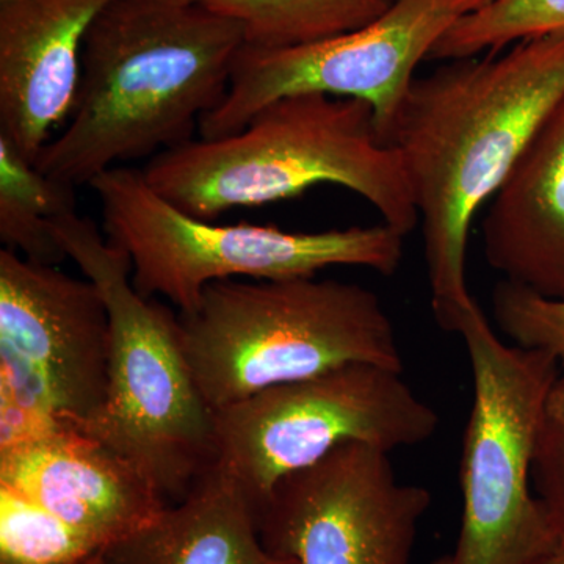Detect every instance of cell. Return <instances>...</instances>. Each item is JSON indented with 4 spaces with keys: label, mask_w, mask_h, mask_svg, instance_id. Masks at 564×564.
Segmentation results:
<instances>
[{
    "label": "cell",
    "mask_w": 564,
    "mask_h": 564,
    "mask_svg": "<svg viewBox=\"0 0 564 564\" xmlns=\"http://www.w3.org/2000/svg\"><path fill=\"white\" fill-rule=\"evenodd\" d=\"M489 2L393 0L380 18L344 35L280 50L243 46L234 62L228 93L204 115L199 137L232 135L276 99L323 93L370 104L388 143L419 63L430 58L456 22Z\"/></svg>",
    "instance_id": "obj_10"
},
{
    "label": "cell",
    "mask_w": 564,
    "mask_h": 564,
    "mask_svg": "<svg viewBox=\"0 0 564 564\" xmlns=\"http://www.w3.org/2000/svg\"><path fill=\"white\" fill-rule=\"evenodd\" d=\"M552 33H564V0H492L456 22L437 41L430 58H470Z\"/></svg>",
    "instance_id": "obj_18"
},
{
    "label": "cell",
    "mask_w": 564,
    "mask_h": 564,
    "mask_svg": "<svg viewBox=\"0 0 564 564\" xmlns=\"http://www.w3.org/2000/svg\"><path fill=\"white\" fill-rule=\"evenodd\" d=\"M52 231L110 317L107 400L77 429L129 459L166 503L180 502L215 464L214 413L185 358L180 315L137 291L131 259L90 218L61 215Z\"/></svg>",
    "instance_id": "obj_5"
},
{
    "label": "cell",
    "mask_w": 564,
    "mask_h": 564,
    "mask_svg": "<svg viewBox=\"0 0 564 564\" xmlns=\"http://www.w3.org/2000/svg\"><path fill=\"white\" fill-rule=\"evenodd\" d=\"M90 187L101 204L107 240L131 259L137 291L169 300L180 313L195 310L212 282L315 278L339 265L392 276L403 259L404 237L384 223L322 232L215 225L174 206L131 166L107 170Z\"/></svg>",
    "instance_id": "obj_6"
},
{
    "label": "cell",
    "mask_w": 564,
    "mask_h": 564,
    "mask_svg": "<svg viewBox=\"0 0 564 564\" xmlns=\"http://www.w3.org/2000/svg\"><path fill=\"white\" fill-rule=\"evenodd\" d=\"M106 556L110 564H299L263 545L250 499L220 464Z\"/></svg>",
    "instance_id": "obj_15"
},
{
    "label": "cell",
    "mask_w": 564,
    "mask_h": 564,
    "mask_svg": "<svg viewBox=\"0 0 564 564\" xmlns=\"http://www.w3.org/2000/svg\"><path fill=\"white\" fill-rule=\"evenodd\" d=\"M432 494L402 484L388 452L340 445L282 478L254 508L263 545L299 564H411Z\"/></svg>",
    "instance_id": "obj_11"
},
{
    "label": "cell",
    "mask_w": 564,
    "mask_h": 564,
    "mask_svg": "<svg viewBox=\"0 0 564 564\" xmlns=\"http://www.w3.org/2000/svg\"><path fill=\"white\" fill-rule=\"evenodd\" d=\"M74 564H110L109 560H107L106 551L101 552V554L93 555L90 558L82 560L79 563Z\"/></svg>",
    "instance_id": "obj_22"
},
{
    "label": "cell",
    "mask_w": 564,
    "mask_h": 564,
    "mask_svg": "<svg viewBox=\"0 0 564 564\" xmlns=\"http://www.w3.org/2000/svg\"><path fill=\"white\" fill-rule=\"evenodd\" d=\"M0 485L110 549L169 507L124 456L69 423L0 447Z\"/></svg>",
    "instance_id": "obj_12"
},
{
    "label": "cell",
    "mask_w": 564,
    "mask_h": 564,
    "mask_svg": "<svg viewBox=\"0 0 564 564\" xmlns=\"http://www.w3.org/2000/svg\"><path fill=\"white\" fill-rule=\"evenodd\" d=\"M544 564H564V547L556 549Z\"/></svg>",
    "instance_id": "obj_23"
},
{
    "label": "cell",
    "mask_w": 564,
    "mask_h": 564,
    "mask_svg": "<svg viewBox=\"0 0 564 564\" xmlns=\"http://www.w3.org/2000/svg\"><path fill=\"white\" fill-rule=\"evenodd\" d=\"M104 551L35 500L0 485V564H74Z\"/></svg>",
    "instance_id": "obj_19"
},
{
    "label": "cell",
    "mask_w": 564,
    "mask_h": 564,
    "mask_svg": "<svg viewBox=\"0 0 564 564\" xmlns=\"http://www.w3.org/2000/svg\"><path fill=\"white\" fill-rule=\"evenodd\" d=\"M456 334L473 373L459 462L463 514L452 564H544L562 547L533 489V459L549 392L547 352L507 343L475 304Z\"/></svg>",
    "instance_id": "obj_7"
},
{
    "label": "cell",
    "mask_w": 564,
    "mask_h": 564,
    "mask_svg": "<svg viewBox=\"0 0 564 564\" xmlns=\"http://www.w3.org/2000/svg\"><path fill=\"white\" fill-rule=\"evenodd\" d=\"M144 177L155 192L202 220L234 207L296 198L321 184L340 185L406 237L419 225L402 155L386 143L370 104L323 93L284 96L242 131L198 137L151 158Z\"/></svg>",
    "instance_id": "obj_3"
},
{
    "label": "cell",
    "mask_w": 564,
    "mask_h": 564,
    "mask_svg": "<svg viewBox=\"0 0 564 564\" xmlns=\"http://www.w3.org/2000/svg\"><path fill=\"white\" fill-rule=\"evenodd\" d=\"M430 564H452L451 555H443L440 558L433 560Z\"/></svg>",
    "instance_id": "obj_24"
},
{
    "label": "cell",
    "mask_w": 564,
    "mask_h": 564,
    "mask_svg": "<svg viewBox=\"0 0 564 564\" xmlns=\"http://www.w3.org/2000/svg\"><path fill=\"white\" fill-rule=\"evenodd\" d=\"M239 22L182 0H113L85 36L76 104L35 165L77 188L195 139L225 99Z\"/></svg>",
    "instance_id": "obj_2"
},
{
    "label": "cell",
    "mask_w": 564,
    "mask_h": 564,
    "mask_svg": "<svg viewBox=\"0 0 564 564\" xmlns=\"http://www.w3.org/2000/svg\"><path fill=\"white\" fill-rule=\"evenodd\" d=\"M491 307L497 328L511 344L547 352L564 372V300L502 280L494 288Z\"/></svg>",
    "instance_id": "obj_20"
},
{
    "label": "cell",
    "mask_w": 564,
    "mask_h": 564,
    "mask_svg": "<svg viewBox=\"0 0 564 564\" xmlns=\"http://www.w3.org/2000/svg\"><path fill=\"white\" fill-rule=\"evenodd\" d=\"M564 95V33L519 41L503 55L451 61L415 77L388 143L402 155L423 236L432 310L456 333L477 304L466 256L475 215L502 187Z\"/></svg>",
    "instance_id": "obj_1"
},
{
    "label": "cell",
    "mask_w": 564,
    "mask_h": 564,
    "mask_svg": "<svg viewBox=\"0 0 564 564\" xmlns=\"http://www.w3.org/2000/svg\"><path fill=\"white\" fill-rule=\"evenodd\" d=\"M9 2V0H0V3Z\"/></svg>",
    "instance_id": "obj_25"
},
{
    "label": "cell",
    "mask_w": 564,
    "mask_h": 564,
    "mask_svg": "<svg viewBox=\"0 0 564 564\" xmlns=\"http://www.w3.org/2000/svg\"><path fill=\"white\" fill-rule=\"evenodd\" d=\"M102 293L54 265L0 251V447L54 425L82 426L109 392Z\"/></svg>",
    "instance_id": "obj_9"
},
{
    "label": "cell",
    "mask_w": 564,
    "mask_h": 564,
    "mask_svg": "<svg viewBox=\"0 0 564 564\" xmlns=\"http://www.w3.org/2000/svg\"><path fill=\"white\" fill-rule=\"evenodd\" d=\"M180 322L185 358L212 413L350 364L403 372L380 296L351 282H212Z\"/></svg>",
    "instance_id": "obj_4"
},
{
    "label": "cell",
    "mask_w": 564,
    "mask_h": 564,
    "mask_svg": "<svg viewBox=\"0 0 564 564\" xmlns=\"http://www.w3.org/2000/svg\"><path fill=\"white\" fill-rule=\"evenodd\" d=\"M481 240L505 281L564 300V95L494 195Z\"/></svg>",
    "instance_id": "obj_14"
},
{
    "label": "cell",
    "mask_w": 564,
    "mask_h": 564,
    "mask_svg": "<svg viewBox=\"0 0 564 564\" xmlns=\"http://www.w3.org/2000/svg\"><path fill=\"white\" fill-rule=\"evenodd\" d=\"M113 0L0 3V135L35 163L66 124L93 21Z\"/></svg>",
    "instance_id": "obj_13"
},
{
    "label": "cell",
    "mask_w": 564,
    "mask_h": 564,
    "mask_svg": "<svg viewBox=\"0 0 564 564\" xmlns=\"http://www.w3.org/2000/svg\"><path fill=\"white\" fill-rule=\"evenodd\" d=\"M402 373L350 364L223 408L214 413L215 464L256 508L282 478L340 445L361 443L391 454L426 443L440 429V415Z\"/></svg>",
    "instance_id": "obj_8"
},
{
    "label": "cell",
    "mask_w": 564,
    "mask_h": 564,
    "mask_svg": "<svg viewBox=\"0 0 564 564\" xmlns=\"http://www.w3.org/2000/svg\"><path fill=\"white\" fill-rule=\"evenodd\" d=\"M76 212V188L54 180L0 135V240L28 261L57 267L65 250L52 220Z\"/></svg>",
    "instance_id": "obj_16"
},
{
    "label": "cell",
    "mask_w": 564,
    "mask_h": 564,
    "mask_svg": "<svg viewBox=\"0 0 564 564\" xmlns=\"http://www.w3.org/2000/svg\"><path fill=\"white\" fill-rule=\"evenodd\" d=\"M532 478L534 494L564 547V372H560L545 402Z\"/></svg>",
    "instance_id": "obj_21"
},
{
    "label": "cell",
    "mask_w": 564,
    "mask_h": 564,
    "mask_svg": "<svg viewBox=\"0 0 564 564\" xmlns=\"http://www.w3.org/2000/svg\"><path fill=\"white\" fill-rule=\"evenodd\" d=\"M239 22L245 46L280 50L356 31L393 0H182Z\"/></svg>",
    "instance_id": "obj_17"
}]
</instances>
